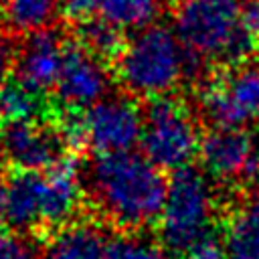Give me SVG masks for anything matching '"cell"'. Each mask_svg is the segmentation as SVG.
Returning a JSON list of instances; mask_svg holds the SVG:
<instances>
[{"instance_id": "cell-20", "label": "cell", "mask_w": 259, "mask_h": 259, "mask_svg": "<svg viewBox=\"0 0 259 259\" xmlns=\"http://www.w3.org/2000/svg\"><path fill=\"white\" fill-rule=\"evenodd\" d=\"M107 259H170L168 249L140 233L117 235L109 241Z\"/></svg>"}, {"instance_id": "cell-26", "label": "cell", "mask_w": 259, "mask_h": 259, "mask_svg": "<svg viewBox=\"0 0 259 259\" xmlns=\"http://www.w3.org/2000/svg\"><path fill=\"white\" fill-rule=\"evenodd\" d=\"M4 192H6V184L0 180V219H4Z\"/></svg>"}, {"instance_id": "cell-5", "label": "cell", "mask_w": 259, "mask_h": 259, "mask_svg": "<svg viewBox=\"0 0 259 259\" xmlns=\"http://www.w3.org/2000/svg\"><path fill=\"white\" fill-rule=\"evenodd\" d=\"M200 134L192 111L176 97H156L144 107L142 150L160 170H182L198 156Z\"/></svg>"}, {"instance_id": "cell-23", "label": "cell", "mask_w": 259, "mask_h": 259, "mask_svg": "<svg viewBox=\"0 0 259 259\" xmlns=\"http://www.w3.org/2000/svg\"><path fill=\"white\" fill-rule=\"evenodd\" d=\"M239 20L245 34L259 45V0H243L239 4Z\"/></svg>"}, {"instance_id": "cell-13", "label": "cell", "mask_w": 259, "mask_h": 259, "mask_svg": "<svg viewBox=\"0 0 259 259\" xmlns=\"http://www.w3.org/2000/svg\"><path fill=\"white\" fill-rule=\"evenodd\" d=\"M109 237L93 221H71L45 241L40 259H107Z\"/></svg>"}, {"instance_id": "cell-11", "label": "cell", "mask_w": 259, "mask_h": 259, "mask_svg": "<svg viewBox=\"0 0 259 259\" xmlns=\"http://www.w3.org/2000/svg\"><path fill=\"white\" fill-rule=\"evenodd\" d=\"M65 45L67 42L49 28L26 34L22 47L16 51V79L38 95L55 89L63 67Z\"/></svg>"}, {"instance_id": "cell-6", "label": "cell", "mask_w": 259, "mask_h": 259, "mask_svg": "<svg viewBox=\"0 0 259 259\" xmlns=\"http://www.w3.org/2000/svg\"><path fill=\"white\" fill-rule=\"evenodd\" d=\"M198 107L212 127H245L259 121V65L241 63L206 81Z\"/></svg>"}, {"instance_id": "cell-18", "label": "cell", "mask_w": 259, "mask_h": 259, "mask_svg": "<svg viewBox=\"0 0 259 259\" xmlns=\"http://www.w3.org/2000/svg\"><path fill=\"white\" fill-rule=\"evenodd\" d=\"M57 10H61V0H10L6 18L14 30L30 34L47 28Z\"/></svg>"}, {"instance_id": "cell-22", "label": "cell", "mask_w": 259, "mask_h": 259, "mask_svg": "<svg viewBox=\"0 0 259 259\" xmlns=\"http://www.w3.org/2000/svg\"><path fill=\"white\" fill-rule=\"evenodd\" d=\"M0 259H40L30 241L16 233H0Z\"/></svg>"}, {"instance_id": "cell-10", "label": "cell", "mask_w": 259, "mask_h": 259, "mask_svg": "<svg viewBox=\"0 0 259 259\" xmlns=\"http://www.w3.org/2000/svg\"><path fill=\"white\" fill-rule=\"evenodd\" d=\"M0 146L6 162L20 172H47L65 154V144L57 130H51L36 119L4 123L0 132Z\"/></svg>"}, {"instance_id": "cell-3", "label": "cell", "mask_w": 259, "mask_h": 259, "mask_svg": "<svg viewBox=\"0 0 259 259\" xmlns=\"http://www.w3.org/2000/svg\"><path fill=\"white\" fill-rule=\"evenodd\" d=\"M174 30L202 63H243L257 47L241 28L239 2L182 0L174 10Z\"/></svg>"}, {"instance_id": "cell-8", "label": "cell", "mask_w": 259, "mask_h": 259, "mask_svg": "<svg viewBox=\"0 0 259 259\" xmlns=\"http://www.w3.org/2000/svg\"><path fill=\"white\" fill-rule=\"evenodd\" d=\"M202 172L223 182H253L259 178V148L245 127H212L200 140Z\"/></svg>"}, {"instance_id": "cell-27", "label": "cell", "mask_w": 259, "mask_h": 259, "mask_svg": "<svg viewBox=\"0 0 259 259\" xmlns=\"http://www.w3.org/2000/svg\"><path fill=\"white\" fill-rule=\"evenodd\" d=\"M4 162H6V156H4V150H2V146H0V168L4 166Z\"/></svg>"}, {"instance_id": "cell-7", "label": "cell", "mask_w": 259, "mask_h": 259, "mask_svg": "<svg viewBox=\"0 0 259 259\" xmlns=\"http://www.w3.org/2000/svg\"><path fill=\"white\" fill-rule=\"evenodd\" d=\"M85 142L97 156L134 152L142 142L144 111L123 95H105L83 111Z\"/></svg>"}, {"instance_id": "cell-29", "label": "cell", "mask_w": 259, "mask_h": 259, "mask_svg": "<svg viewBox=\"0 0 259 259\" xmlns=\"http://www.w3.org/2000/svg\"><path fill=\"white\" fill-rule=\"evenodd\" d=\"M210 2H239V0H210Z\"/></svg>"}, {"instance_id": "cell-24", "label": "cell", "mask_w": 259, "mask_h": 259, "mask_svg": "<svg viewBox=\"0 0 259 259\" xmlns=\"http://www.w3.org/2000/svg\"><path fill=\"white\" fill-rule=\"evenodd\" d=\"M101 2L103 0H61V12L71 20L85 22L93 18V14L101 8Z\"/></svg>"}, {"instance_id": "cell-17", "label": "cell", "mask_w": 259, "mask_h": 259, "mask_svg": "<svg viewBox=\"0 0 259 259\" xmlns=\"http://www.w3.org/2000/svg\"><path fill=\"white\" fill-rule=\"evenodd\" d=\"M79 42L101 61H113L119 57L125 40L123 30L107 22L105 18H89L79 26Z\"/></svg>"}, {"instance_id": "cell-1", "label": "cell", "mask_w": 259, "mask_h": 259, "mask_svg": "<svg viewBox=\"0 0 259 259\" xmlns=\"http://www.w3.org/2000/svg\"><path fill=\"white\" fill-rule=\"evenodd\" d=\"M87 190L105 219L123 229H142L160 219L168 180L144 154L97 156L87 168Z\"/></svg>"}, {"instance_id": "cell-12", "label": "cell", "mask_w": 259, "mask_h": 259, "mask_svg": "<svg viewBox=\"0 0 259 259\" xmlns=\"http://www.w3.org/2000/svg\"><path fill=\"white\" fill-rule=\"evenodd\" d=\"M81 196L79 164L75 158L63 156L51 170L42 172V225L59 229L71 223L81 206Z\"/></svg>"}, {"instance_id": "cell-16", "label": "cell", "mask_w": 259, "mask_h": 259, "mask_svg": "<svg viewBox=\"0 0 259 259\" xmlns=\"http://www.w3.org/2000/svg\"><path fill=\"white\" fill-rule=\"evenodd\" d=\"M162 0H103L99 14L119 30H144L156 24Z\"/></svg>"}, {"instance_id": "cell-28", "label": "cell", "mask_w": 259, "mask_h": 259, "mask_svg": "<svg viewBox=\"0 0 259 259\" xmlns=\"http://www.w3.org/2000/svg\"><path fill=\"white\" fill-rule=\"evenodd\" d=\"M8 2H10V0H0V8H6V6H8Z\"/></svg>"}, {"instance_id": "cell-4", "label": "cell", "mask_w": 259, "mask_h": 259, "mask_svg": "<svg viewBox=\"0 0 259 259\" xmlns=\"http://www.w3.org/2000/svg\"><path fill=\"white\" fill-rule=\"evenodd\" d=\"M214 212L217 196L202 170L186 166L172 172L164 208L158 219L162 245L182 255L190 243L210 231Z\"/></svg>"}, {"instance_id": "cell-19", "label": "cell", "mask_w": 259, "mask_h": 259, "mask_svg": "<svg viewBox=\"0 0 259 259\" xmlns=\"http://www.w3.org/2000/svg\"><path fill=\"white\" fill-rule=\"evenodd\" d=\"M40 111V95L18 79L0 85V119L4 123L30 121Z\"/></svg>"}, {"instance_id": "cell-21", "label": "cell", "mask_w": 259, "mask_h": 259, "mask_svg": "<svg viewBox=\"0 0 259 259\" xmlns=\"http://www.w3.org/2000/svg\"><path fill=\"white\" fill-rule=\"evenodd\" d=\"M227 255V243L225 239H221L212 229L206 231L204 235H200L194 243H190L184 253L182 259H225Z\"/></svg>"}, {"instance_id": "cell-14", "label": "cell", "mask_w": 259, "mask_h": 259, "mask_svg": "<svg viewBox=\"0 0 259 259\" xmlns=\"http://www.w3.org/2000/svg\"><path fill=\"white\" fill-rule=\"evenodd\" d=\"M4 221L18 233L42 227V172H18L6 182Z\"/></svg>"}, {"instance_id": "cell-15", "label": "cell", "mask_w": 259, "mask_h": 259, "mask_svg": "<svg viewBox=\"0 0 259 259\" xmlns=\"http://www.w3.org/2000/svg\"><path fill=\"white\" fill-rule=\"evenodd\" d=\"M229 259H259V196L247 198L227 227Z\"/></svg>"}, {"instance_id": "cell-9", "label": "cell", "mask_w": 259, "mask_h": 259, "mask_svg": "<svg viewBox=\"0 0 259 259\" xmlns=\"http://www.w3.org/2000/svg\"><path fill=\"white\" fill-rule=\"evenodd\" d=\"M109 91V73L101 59L81 42H67L63 67L55 85L59 101L67 109L85 111L101 101Z\"/></svg>"}, {"instance_id": "cell-25", "label": "cell", "mask_w": 259, "mask_h": 259, "mask_svg": "<svg viewBox=\"0 0 259 259\" xmlns=\"http://www.w3.org/2000/svg\"><path fill=\"white\" fill-rule=\"evenodd\" d=\"M14 63H16V51L10 42V38L0 32V85L6 81Z\"/></svg>"}, {"instance_id": "cell-2", "label": "cell", "mask_w": 259, "mask_h": 259, "mask_svg": "<svg viewBox=\"0 0 259 259\" xmlns=\"http://www.w3.org/2000/svg\"><path fill=\"white\" fill-rule=\"evenodd\" d=\"M115 73L136 97H166L188 79V53L174 28L156 22L125 40L115 59Z\"/></svg>"}]
</instances>
